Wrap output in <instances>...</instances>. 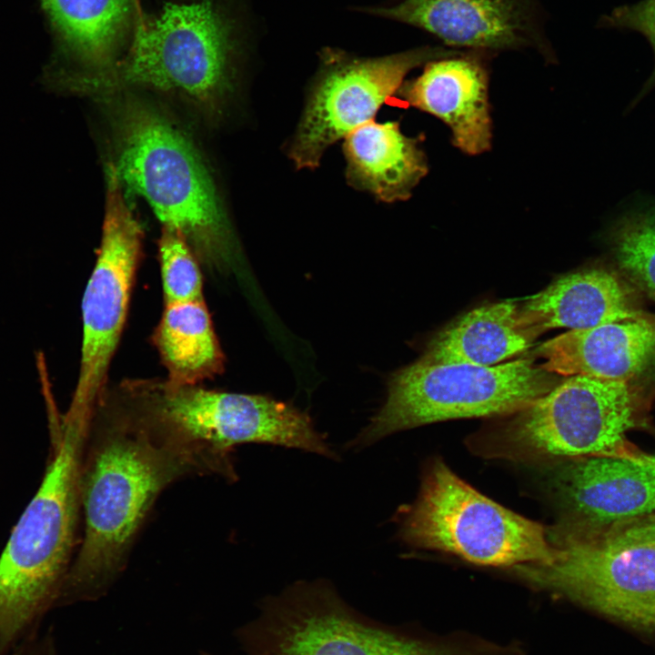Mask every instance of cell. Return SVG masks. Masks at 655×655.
Instances as JSON below:
<instances>
[{"label": "cell", "instance_id": "6da1fadb", "mask_svg": "<svg viewBox=\"0 0 655 655\" xmlns=\"http://www.w3.org/2000/svg\"><path fill=\"white\" fill-rule=\"evenodd\" d=\"M213 474L196 453L106 390L87 433L80 476L84 534L59 598L96 600L125 569L156 499L169 485Z\"/></svg>", "mask_w": 655, "mask_h": 655}, {"label": "cell", "instance_id": "7a4b0ae2", "mask_svg": "<svg viewBox=\"0 0 655 655\" xmlns=\"http://www.w3.org/2000/svg\"><path fill=\"white\" fill-rule=\"evenodd\" d=\"M98 99L110 127L109 162L121 183L184 237L199 263L220 274L234 269L238 240L194 139L166 110L133 92Z\"/></svg>", "mask_w": 655, "mask_h": 655}, {"label": "cell", "instance_id": "3957f363", "mask_svg": "<svg viewBox=\"0 0 655 655\" xmlns=\"http://www.w3.org/2000/svg\"><path fill=\"white\" fill-rule=\"evenodd\" d=\"M126 55L98 70L66 74V90L97 99L135 88L176 96L211 123L224 118L237 83L232 24L213 0L167 3L148 18L136 9Z\"/></svg>", "mask_w": 655, "mask_h": 655}, {"label": "cell", "instance_id": "277c9868", "mask_svg": "<svg viewBox=\"0 0 655 655\" xmlns=\"http://www.w3.org/2000/svg\"><path fill=\"white\" fill-rule=\"evenodd\" d=\"M42 482L0 556V642L58 599L73 561L80 476L90 424L64 415Z\"/></svg>", "mask_w": 655, "mask_h": 655}, {"label": "cell", "instance_id": "5b68a950", "mask_svg": "<svg viewBox=\"0 0 655 655\" xmlns=\"http://www.w3.org/2000/svg\"><path fill=\"white\" fill-rule=\"evenodd\" d=\"M119 387L140 418L229 480L236 479L231 453L242 444L279 445L336 458L307 414L268 396L177 384L166 378L126 379Z\"/></svg>", "mask_w": 655, "mask_h": 655}, {"label": "cell", "instance_id": "8992f818", "mask_svg": "<svg viewBox=\"0 0 655 655\" xmlns=\"http://www.w3.org/2000/svg\"><path fill=\"white\" fill-rule=\"evenodd\" d=\"M555 558L514 573L641 632L655 635V514L600 529L549 530Z\"/></svg>", "mask_w": 655, "mask_h": 655}, {"label": "cell", "instance_id": "52a82bcc", "mask_svg": "<svg viewBox=\"0 0 655 655\" xmlns=\"http://www.w3.org/2000/svg\"><path fill=\"white\" fill-rule=\"evenodd\" d=\"M249 655H516L511 644L455 632H408L365 617L323 581L264 602L242 633Z\"/></svg>", "mask_w": 655, "mask_h": 655}, {"label": "cell", "instance_id": "ba28073f", "mask_svg": "<svg viewBox=\"0 0 655 655\" xmlns=\"http://www.w3.org/2000/svg\"><path fill=\"white\" fill-rule=\"evenodd\" d=\"M398 517L409 546L472 564L514 568L555 558L545 527L479 493L439 459L427 467L418 496Z\"/></svg>", "mask_w": 655, "mask_h": 655}, {"label": "cell", "instance_id": "9c48e42d", "mask_svg": "<svg viewBox=\"0 0 655 655\" xmlns=\"http://www.w3.org/2000/svg\"><path fill=\"white\" fill-rule=\"evenodd\" d=\"M557 376L529 358L495 366L418 359L391 375L383 406L351 446L434 422L515 414L558 385Z\"/></svg>", "mask_w": 655, "mask_h": 655}, {"label": "cell", "instance_id": "30bf717a", "mask_svg": "<svg viewBox=\"0 0 655 655\" xmlns=\"http://www.w3.org/2000/svg\"><path fill=\"white\" fill-rule=\"evenodd\" d=\"M515 415L487 452L516 460L644 455L627 439L641 422V399L630 381L567 377Z\"/></svg>", "mask_w": 655, "mask_h": 655}, {"label": "cell", "instance_id": "8fae6325", "mask_svg": "<svg viewBox=\"0 0 655 655\" xmlns=\"http://www.w3.org/2000/svg\"><path fill=\"white\" fill-rule=\"evenodd\" d=\"M445 46H421L378 57H358L328 48L308 89L297 128L287 146L295 167L314 170L326 151L374 120L398 93L408 73L428 61L456 55Z\"/></svg>", "mask_w": 655, "mask_h": 655}, {"label": "cell", "instance_id": "7c38bea8", "mask_svg": "<svg viewBox=\"0 0 655 655\" xmlns=\"http://www.w3.org/2000/svg\"><path fill=\"white\" fill-rule=\"evenodd\" d=\"M106 209L97 258L82 300L77 383L68 409L92 417L106 390L109 367L126 323L142 253L143 231L107 164Z\"/></svg>", "mask_w": 655, "mask_h": 655}, {"label": "cell", "instance_id": "4fadbf2b", "mask_svg": "<svg viewBox=\"0 0 655 655\" xmlns=\"http://www.w3.org/2000/svg\"><path fill=\"white\" fill-rule=\"evenodd\" d=\"M365 11L418 27L451 47L494 54L533 48L553 57L539 0H402Z\"/></svg>", "mask_w": 655, "mask_h": 655}, {"label": "cell", "instance_id": "5bb4252c", "mask_svg": "<svg viewBox=\"0 0 655 655\" xmlns=\"http://www.w3.org/2000/svg\"><path fill=\"white\" fill-rule=\"evenodd\" d=\"M551 488L573 529H600L655 514V458L560 460Z\"/></svg>", "mask_w": 655, "mask_h": 655}, {"label": "cell", "instance_id": "9a60e30c", "mask_svg": "<svg viewBox=\"0 0 655 655\" xmlns=\"http://www.w3.org/2000/svg\"><path fill=\"white\" fill-rule=\"evenodd\" d=\"M494 55L466 50L428 61L397 94L408 106L443 121L461 152L480 155L491 146L488 61Z\"/></svg>", "mask_w": 655, "mask_h": 655}, {"label": "cell", "instance_id": "2e32d148", "mask_svg": "<svg viewBox=\"0 0 655 655\" xmlns=\"http://www.w3.org/2000/svg\"><path fill=\"white\" fill-rule=\"evenodd\" d=\"M537 353L540 367L558 376L631 381L655 367V315L569 330Z\"/></svg>", "mask_w": 655, "mask_h": 655}, {"label": "cell", "instance_id": "e0dca14e", "mask_svg": "<svg viewBox=\"0 0 655 655\" xmlns=\"http://www.w3.org/2000/svg\"><path fill=\"white\" fill-rule=\"evenodd\" d=\"M635 288L605 268H587L556 278L519 306V324L533 339L545 331L585 329L636 318Z\"/></svg>", "mask_w": 655, "mask_h": 655}, {"label": "cell", "instance_id": "ac0fdd59", "mask_svg": "<svg viewBox=\"0 0 655 655\" xmlns=\"http://www.w3.org/2000/svg\"><path fill=\"white\" fill-rule=\"evenodd\" d=\"M420 141L404 135L397 121L372 120L358 126L342 146L348 184L380 202L408 199L428 171Z\"/></svg>", "mask_w": 655, "mask_h": 655}, {"label": "cell", "instance_id": "d6986e66", "mask_svg": "<svg viewBox=\"0 0 655 655\" xmlns=\"http://www.w3.org/2000/svg\"><path fill=\"white\" fill-rule=\"evenodd\" d=\"M533 341L519 324V305L505 300L457 317L428 341L419 359L495 366L524 352Z\"/></svg>", "mask_w": 655, "mask_h": 655}, {"label": "cell", "instance_id": "ffe728a7", "mask_svg": "<svg viewBox=\"0 0 655 655\" xmlns=\"http://www.w3.org/2000/svg\"><path fill=\"white\" fill-rule=\"evenodd\" d=\"M66 48L98 70L118 59L136 13L134 0H42Z\"/></svg>", "mask_w": 655, "mask_h": 655}, {"label": "cell", "instance_id": "44dd1931", "mask_svg": "<svg viewBox=\"0 0 655 655\" xmlns=\"http://www.w3.org/2000/svg\"><path fill=\"white\" fill-rule=\"evenodd\" d=\"M152 340L172 382L201 384L224 370L225 355L204 299L165 305Z\"/></svg>", "mask_w": 655, "mask_h": 655}, {"label": "cell", "instance_id": "7402d4cb", "mask_svg": "<svg viewBox=\"0 0 655 655\" xmlns=\"http://www.w3.org/2000/svg\"><path fill=\"white\" fill-rule=\"evenodd\" d=\"M610 242L619 267L655 301V206L618 220L610 229Z\"/></svg>", "mask_w": 655, "mask_h": 655}, {"label": "cell", "instance_id": "603a6c76", "mask_svg": "<svg viewBox=\"0 0 655 655\" xmlns=\"http://www.w3.org/2000/svg\"><path fill=\"white\" fill-rule=\"evenodd\" d=\"M158 255L165 305L204 299L200 263L176 229L163 226Z\"/></svg>", "mask_w": 655, "mask_h": 655}, {"label": "cell", "instance_id": "cb8c5ba5", "mask_svg": "<svg viewBox=\"0 0 655 655\" xmlns=\"http://www.w3.org/2000/svg\"><path fill=\"white\" fill-rule=\"evenodd\" d=\"M605 26L631 29L642 34L650 42L655 54V0H642L633 5L615 8L603 17ZM655 85V67L645 89Z\"/></svg>", "mask_w": 655, "mask_h": 655}]
</instances>
